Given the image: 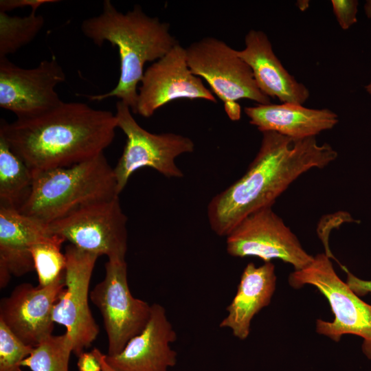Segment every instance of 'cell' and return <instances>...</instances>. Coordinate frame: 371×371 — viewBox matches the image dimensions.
I'll use <instances>...</instances> for the list:
<instances>
[{
	"mask_svg": "<svg viewBox=\"0 0 371 371\" xmlns=\"http://www.w3.org/2000/svg\"><path fill=\"white\" fill-rule=\"evenodd\" d=\"M262 133L260 147L247 172L207 205L209 224L219 236L227 237L254 212L272 207L300 176L324 168L338 155L330 144H318L315 137L293 139L273 131Z\"/></svg>",
	"mask_w": 371,
	"mask_h": 371,
	"instance_id": "1",
	"label": "cell"
},
{
	"mask_svg": "<svg viewBox=\"0 0 371 371\" xmlns=\"http://www.w3.org/2000/svg\"><path fill=\"white\" fill-rule=\"evenodd\" d=\"M115 114L86 103L62 102L39 115L1 121L0 136L32 174L90 159L113 141Z\"/></svg>",
	"mask_w": 371,
	"mask_h": 371,
	"instance_id": "2",
	"label": "cell"
},
{
	"mask_svg": "<svg viewBox=\"0 0 371 371\" xmlns=\"http://www.w3.org/2000/svg\"><path fill=\"white\" fill-rule=\"evenodd\" d=\"M81 30L99 47L104 42L117 47L120 59L116 86L109 92L86 97L98 102L116 97L136 114L137 85L144 76L145 63L157 61L179 43L170 32V25L148 16L140 5L123 13L111 1L105 0L102 12L85 19Z\"/></svg>",
	"mask_w": 371,
	"mask_h": 371,
	"instance_id": "3",
	"label": "cell"
},
{
	"mask_svg": "<svg viewBox=\"0 0 371 371\" xmlns=\"http://www.w3.org/2000/svg\"><path fill=\"white\" fill-rule=\"evenodd\" d=\"M117 196L114 169L102 153L77 164L33 174L30 194L19 211L47 225L83 206Z\"/></svg>",
	"mask_w": 371,
	"mask_h": 371,
	"instance_id": "4",
	"label": "cell"
},
{
	"mask_svg": "<svg viewBox=\"0 0 371 371\" xmlns=\"http://www.w3.org/2000/svg\"><path fill=\"white\" fill-rule=\"evenodd\" d=\"M289 283L295 289L312 285L327 299L335 318L333 322L317 319L319 334L335 341H339L344 335L359 336L363 339L362 352L371 360V305L361 300L339 278L325 253L314 256L306 267L290 273Z\"/></svg>",
	"mask_w": 371,
	"mask_h": 371,
	"instance_id": "5",
	"label": "cell"
},
{
	"mask_svg": "<svg viewBox=\"0 0 371 371\" xmlns=\"http://www.w3.org/2000/svg\"><path fill=\"white\" fill-rule=\"evenodd\" d=\"M186 52L190 71L206 80L223 102L231 120L240 119V106L237 103L240 99L271 104L270 98L258 88L250 67L224 41L205 37L190 44Z\"/></svg>",
	"mask_w": 371,
	"mask_h": 371,
	"instance_id": "6",
	"label": "cell"
},
{
	"mask_svg": "<svg viewBox=\"0 0 371 371\" xmlns=\"http://www.w3.org/2000/svg\"><path fill=\"white\" fill-rule=\"evenodd\" d=\"M132 113L123 102H117V127L126 136L122 154L113 168L119 194L133 173L144 167L155 169L166 177H183V173L176 165L175 159L194 150L190 138L172 133H150L139 125Z\"/></svg>",
	"mask_w": 371,
	"mask_h": 371,
	"instance_id": "7",
	"label": "cell"
},
{
	"mask_svg": "<svg viewBox=\"0 0 371 371\" xmlns=\"http://www.w3.org/2000/svg\"><path fill=\"white\" fill-rule=\"evenodd\" d=\"M127 219L117 196L78 208L47 225V229L82 250L125 261Z\"/></svg>",
	"mask_w": 371,
	"mask_h": 371,
	"instance_id": "8",
	"label": "cell"
},
{
	"mask_svg": "<svg viewBox=\"0 0 371 371\" xmlns=\"http://www.w3.org/2000/svg\"><path fill=\"white\" fill-rule=\"evenodd\" d=\"M90 298L103 318L107 355L120 353L129 340L144 330L150 319L151 306L131 293L126 261L108 260L104 278L93 287Z\"/></svg>",
	"mask_w": 371,
	"mask_h": 371,
	"instance_id": "9",
	"label": "cell"
},
{
	"mask_svg": "<svg viewBox=\"0 0 371 371\" xmlns=\"http://www.w3.org/2000/svg\"><path fill=\"white\" fill-rule=\"evenodd\" d=\"M226 249L233 257L255 256L265 262L280 259L292 265L295 271L306 267L314 258L271 207L242 220L227 236Z\"/></svg>",
	"mask_w": 371,
	"mask_h": 371,
	"instance_id": "10",
	"label": "cell"
},
{
	"mask_svg": "<svg viewBox=\"0 0 371 371\" xmlns=\"http://www.w3.org/2000/svg\"><path fill=\"white\" fill-rule=\"evenodd\" d=\"M65 287L54 306V323L66 328L73 353L79 356L89 348L99 333L88 303L92 272L99 256L69 244L65 247Z\"/></svg>",
	"mask_w": 371,
	"mask_h": 371,
	"instance_id": "11",
	"label": "cell"
},
{
	"mask_svg": "<svg viewBox=\"0 0 371 371\" xmlns=\"http://www.w3.org/2000/svg\"><path fill=\"white\" fill-rule=\"evenodd\" d=\"M65 79L54 56L34 68H23L8 58H0V107L17 118L43 113L63 102L56 87Z\"/></svg>",
	"mask_w": 371,
	"mask_h": 371,
	"instance_id": "12",
	"label": "cell"
},
{
	"mask_svg": "<svg viewBox=\"0 0 371 371\" xmlns=\"http://www.w3.org/2000/svg\"><path fill=\"white\" fill-rule=\"evenodd\" d=\"M181 98L216 102L201 78L190 71L186 48L179 43L144 71L138 91L136 114L149 117L160 107Z\"/></svg>",
	"mask_w": 371,
	"mask_h": 371,
	"instance_id": "13",
	"label": "cell"
},
{
	"mask_svg": "<svg viewBox=\"0 0 371 371\" xmlns=\"http://www.w3.org/2000/svg\"><path fill=\"white\" fill-rule=\"evenodd\" d=\"M65 272L45 286L20 284L1 300L0 319L25 344L34 348L52 335L53 310L65 287Z\"/></svg>",
	"mask_w": 371,
	"mask_h": 371,
	"instance_id": "14",
	"label": "cell"
},
{
	"mask_svg": "<svg viewBox=\"0 0 371 371\" xmlns=\"http://www.w3.org/2000/svg\"><path fill=\"white\" fill-rule=\"evenodd\" d=\"M176 339L177 333L164 307L154 303L144 330L120 353L105 355L104 359L115 371H168L177 361V354L170 347Z\"/></svg>",
	"mask_w": 371,
	"mask_h": 371,
	"instance_id": "15",
	"label": "cell"
},
{
	"mask_svg": "<svg viewBox=\"0 0 371 371\" xmlns=\"http://www.w3.org/2000/svg\"><path fill=\"white\" fill-rule=\"evenodd\" d=\"M47 225L0 205V287L8 284L11 275L19 277L34 270L32 247L50 238Z\"/></svg>",
	"mask_w": 371,
	"mask_h": 371,
	"instance_id": "16",
	"label": "cell"
},
{
	"mask_svg": "<svg viewBox=\"0 0 371 371\" xmlns=\"http://www.w3.org/2000/svg\"><path fill=\"white\" fill-rule=\"evenodd\" d=\"M245 47L237 54L250 67L260 90L282 103L302 105L308 99V88L297 82L276 56L267 34L250 30L245 38Z\"/></svg>",
	"mask_w": 371,
	"mask_h": 371,
	"instance_id": "17",
	"label": "cell"
},
{
	"mask_svg": "<svg viewBox=\"0 0 371 371\" xmlns=\"http://www.w3.org/2000/svg\"><path fill=\"white\" fill-rule=\"evenodd\" d=\"M244 111L249 123L260 131H273L293 139L315 137L339 122L338 115L330 109L295 104H258Z\"/></svg>",
	"mask_w": 371,
	"mask_h": 371,
	"instance_id": "18",
	"label": "cell"
},
{
	"mask_svg": "<svg viewBox=\"0 0 371 371\" xmlns=\"http://www.w3.org/2000/svg\"><path fill=\"white\" fill-rule=\"evenodd\" d=\"M276 286L275 266L271 261L260 267H256L253 262L247 264L242 273L237 292L226 308L227 315L219 327L228 328L236 337L246 339L253 317L270 304Z\"/></svg>",
	"mask_w": 371,
	"mask_h": 371,
	"instance_id": "19",
	"label": "cell"
},
{
	"mask_svg": "<svg viewBox=\"0 0 371 371\" xmlns=\"http://www.w3.org/2000/svg\"><path fill=\"white\" fill-rule=\"evenodd\" d=\"M33 174L0 136V205L17 210L29 197Z\"/></svg>",
	"mask_w": 371,
	"mask_h": 371,
	"instance_id": "20",
	"label": "cell"
},
{
	"mask_svg": "<svg viewBox=\"0 0 371 371\" xmlns=\"http://www.w3.org/2000/svg\"><path fill=\"white\" fill-rule=\"evenodd\" d=\"M44 23L43 16L35 12L25 16L0 12V58H7L32 42Z\"/></svg>",
	"mask_w": 371,
	"mask_h": 371,
	"instance_id": "21",
	"label": "cell"
},
{
	"mask_svg": "<svg viewBox=\"0 0 371 371\" xmlns=\"http://www.w3.org/2000/svg\"><path fill=\"white\" fill-rule=\"evenodd\" d=\"M72 352L71 340L66 333L52 335L34 347L21 366L32 371H69Z\"/></svg>",
	"mask_w": 371,
	"mask_h": 371,
	"instance_id": "22",
	"label": "cell"
},
{
	"mask_svg": "<svg viewBox=\"0 0 371 371\" xmlns=\"http://www.w3.org/2000/svg\"><path fill=\"white\" fill-rule=\"evenodd\" d=\"M65 241L63 238L53 235L48 240L32 247L31 253L39 286L49 285L64 273L67 260L60 248Z\"/></svg>",
	"mask_w": 371,
	"mask_h": 371,
	"instance_id": "23",
	"label": "cell"
},
{
	"mask_svg": "<svg viewBox=\"0 0 371 371\" xmlns=\"http://www.w3.org/2000/svg\"><path fill=\"white\" fill-rule=\"evenodd\" d=\"M33 348L21 341L0 319V371H22L21 363Z\"/></svg>",
	"mask_w": 371,
	"mask_h": 371,
	"instance_id": "24",
	"label": "cell"
},
{
	"mask_svg": "<svg viewBox=\"0 0 371 371\" xmlns=\"http://www.w3.org/2000/svg\"><path fill=\"white\" fill-rule=\"evenodd\" d=\"M334 14L342 30H346L357 22L359 1L357 0H332Z\"/></svg>",
	"mask_w": 371,
	"mask_h": 371,
	"instance_id": "25",
	"label": "cell"
},
{
	"mask_svg": "<svg viewBox=\"0 0 371 371\" xmlns=\"http://www.w3.org/2000/svg\"><path fill=\"white\" fill-rule=\"evenodd\" d=\"M56 0H1L0 12H8L17 8L28 7L31 12H36L37 10L46 3H56Z\"/></svg>",
	"mask_w": 371,
	"mask_h": 371,
	"instance_id": "26",
	"label": "cell"
},
{
	"mask_svg": "<svg viewBox=\"0 0 371 371\" xmlns=\"http://www.w3.org/2000/svg\"><path fill=\"white\" fill-rule=\"evenodd\" d=\"M341 267L347 273L346 284L357 295L364 296L371 293V280L360 279L350 273L346 267Z\"/></svg>",
	"mask_w": 371,
	"mask_h": 371,
	"instance_id": "27",
	"label": "cell"
},
{
	"mask_svg": "<svg viewBox=\"0 0 371 371\" xmlns=\"http://www.w3.org/2000/svg\"><path fill=\"white\" fill-rule=\"evenodd\" d=\"M77 366L78 371H102L100 362L92 350L82 352Z\"/></svg>",
	"mask_w": 371,
	"mask_h": 371,
	"instance_id": "28",
	"label": "cell"
},
{
	"mask_svg": "<svg viewBox=\"0 0 371 371\" xmlns=\"http://www.w3.org/2000/svg\"><path fill=\"white\" fill-rule=\"evenodd\" d=\"M92 351L99 359L102 371H115L106 361L104 359L105 354L102 353L98 348H94Z\"/></svg>",
	"mask_w": 371,
	"mask_h": 371,
	"instance_id": "29",
	"label": "cell"
},
{
	"mask_svg": "<svg viewBox=\"0 0 371 371\" xmlns=\"http://www.w3.org/2000/svg\"><path fill=\"white\" fill-rule=\"evenodd\" d=\"M364 11L366 16L371 19V0L366 1L364 4Z\"/></svg>",
	"mask_w": 371,
	"mask_h": 371,
	"instance_id": "30",
	"label": "cell"
},
{
	"mask_svg": "<svg viewBox=\"0 0 371 371\" xmlns=\"http://www.w3.org/2000/svg\"><path fill=\"white\" fill-rule=\"evenodd\" d=\"M365 89L366 91L371 95V82L365 87Z\"/></svg>",
	"mask_w": 371,
	"mask_h": 371,
	"instance_id": "31",
	"label": "cell"
}]
</instances>
